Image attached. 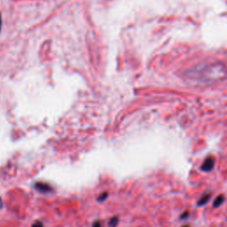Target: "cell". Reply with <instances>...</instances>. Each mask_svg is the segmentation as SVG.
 <instances>
[{
	"mask_svg": "<svg viewBox=\"0 0 227 227\" xmlns=\"http://www.w3.org/2000/svg\"><path fill=\"white\" fill-rule=\"evenodd\" d=\"M215 164V159L214 156L212 155H209L208 157H206L204 159V161L202 162V164L200 165V169L201 171L204 172H210L211 170L214 169Z\"/></svg>",
	"mask_w": 227,
	"mask_h": 227,
	"instance_id": "6da1fadb",
	"label": "cell"
},
{
	"mask_svg": "<svg viewBox=\"0 0 227 227\" xmlns=\"http://www.w3.org/2000/svg\"><path fill=\"white\" fill-rule=\"evenodd\" d=\"M211 197H212L211 192H205V194H203L197 201V206L202 207L204 205H206V204L210 200Z\"/></svg>",
	"mask_w": 227,
	"mask_h": 227,
	"instance_id": "7a4b0ae2",
	"label": "cell"
},
{
	"mask_svg": "<svg viewBox=\"0 0 227 227\" xmlns=\"http://www.w3.org/2000/svg\"><path fill=\"white\" fill-rule=\"evenodd\" d=\"M35 188L37 189L38 191L42 192H52V187L45 183H42V182H37L35 184Z\"/></svg>",
	"mask_w": 227,
	"mask_h": 227,
	"instance_id": "3957f363",
	"label": "cell"
},
{
	"mask_svg": "<svg viewBox=\"0 0 227 227\" xmlns=\"http://www.w3.org/2000/svg\"><path fill=\"white\" fill-rule=\"evenodd\" d=\"M224 200H225V197L224 194H220V195L217 196V198H215L213 201V208H215V209L219 208L224 203Z\"/></svg>",
	"mask_w": 227,
	"mask_h": 227,
	"instance_id": "277c9868",
	"label": "cell"
},
{
	"mask_svg": "<svg viewBox=\"0 0 227 227\" xmlns=\"http://www.w3.org/2000/svg\"><path fill=\"white\" fill-rule=\"evenodd\" d=\"M117 224H118V217H114L110 220V222L108 224V226L109 227H116L117 225Z\"/></svg>",
	"mask_w": 227,
	"mask_h": 227,
	"instance_id": "5b68a950",
	"label": "cell"
},
{
	"mask_svg": "<svg viewBox=\"0 0 227 227\" xmlns=\"http://www.w3.org/2000/svg\"><path fill=\"white\" fill-rule=\"evenodd\" d=\"M107 195H108V194L107 192H103V194H101L99 196V198H98V200L99 201H103V200H105V199L107 197Z\"/></svg>",
	"mask_w": 227,
	"mask_h": 227,
	"instance_id": "8992f818",
	"label": "cell"
},
{
	"mask_svg": "<svg viewBox=\"0 0 227 227\" xmlns=\"http://www.w3.org/2000/svg\"><path fill=\"white\" fill-rule=\"evenodd\" d=\"M188 217H189V212H188V211H185V212L182 213V215H180L179 218H180L181 220H185V219H186Z\"/></svg>",
	"mask_w": 227,
	"mask_h": 227,
	"instance_id": "52a82bcc",
	"label": "cell"
},
{
	"mask_svg": "<svg viewBox=\"0 0 227 227\" xmlns=\"http://www.w3.org/2000/svg\"><path fill=\"white\" fill-rule=\"evenodd\" d=\"M32 227H43V224L40 221H37L32 224Z\"/></svg>",
	"mask_w": 227,
	"mask_h": 227,
	"instance_id": "ba28073f",
	"label": "cell"
},
{
	"mask_svg": "<svg viewBox=\"0 0 227 227\" xmlns=\"http://www.w3.org/2000/svg\"><path fill=\"white\" fill-rule=\"evenodd\" d=\"M92 227H101V223L99 221H96L94 224H93V226Z\"/></svg>",
	"mask_w": 227,
	"mask_h": 227,
	"instance_id": "9c48e42d",
	"label": "cell"
},
{
	"mask_svg": "<svg viewBox=\"0 0 227 227\" xmlns=\"http://www.w3.org/2000/svg\"><path fill=\"white\" fill-rule=\"evenodd\" d=\"M1 28H2V19H1V14H0V32H1Z\"/></svg>",
	"mask_w": 227,
	"mask_h": 227,
	"instance_id": "30bf717a",
	"label": "cell"
},
{
	"mask_svg": "<svg viewBox=\"0 0 227 227\" xmlns=\"http://www.w3.org/2000/svg\"><path fill=\"white\" fill-rule=\"evenodd\" d=\"M182 227H190V225H188V224H186V225H183Z\"/></svg>",
	"mask_w": 227,
	"mask_h": 227,
	"instance_id": "8fae6325",
	"label": "cell"
}]
</instances>
